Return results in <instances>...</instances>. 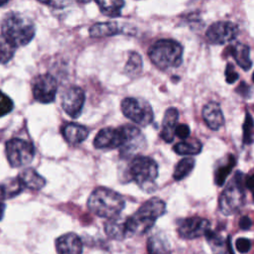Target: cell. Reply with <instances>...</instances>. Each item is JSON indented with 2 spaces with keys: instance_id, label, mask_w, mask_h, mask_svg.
Segmentation results:
<instances>
[{
  "instance_id": "9c48e42d",
  "label": "cell",
  "mask_w": 254,
  "mask_h": 254,
  "mask_svg": "<svg viewBox=\"0 0 254 254\" xmlns=\"http://www.w3.org/2000/svg\"><path fill=\"white\" fill-rule=\"evenodd\" d=\"M129 125L117 128L106 127L101 129L93 140V146L96 149H116L122 148L128 139Z\"/></svg>"
},
{
  "instance_id": "d590c367",
  "label": "cell",
  "mask_w": 254,
  "mask_h": 254,
  "mask_svg": "<svg viewBox=\"0 0 254 254\" xmlns=\"http://www.w3.org/2000/svg\"><path fill=\"white\" fill-rule=\"evenodd\" d=\"M251 226H252V220L250 219L249 216L244 215V216H242V217L240 218V220H239V227H240L241 229H243V230H248V229L251 228Z\"/></svg>"
},
{
  "instance_id": "e0dca14e",
  "label": "cell",
  "mask_w": 254,
  "mask_h": 254,
  "mask_svg": "<svg viewBox=\"0 0 254 254\" xmlns=\"http://www.w3.org/2000/svg\"><path fill=\"white\" fill-rule=\"evenodd\" d=\"M104 230L108 237L115 240H123L128 237L126 228V217L116 215L114 217L108 218L104 224Z\"/></svg>"
},
{
  "instance_id": "6da1fadb",
  "label": "cell",
  "mask_w": 254,
  "mask_h": 254,
  "mask_svg": "<svg viewBox=\"0 0 254 254\" xmlns=\"http://www.w3.org/2000/svg\"><path fill=\"white\" fill-rule=\"evenodd\" d=\"M165 212L166 203L162 199L153 197L146 200L132 215L126 217L128 236L147 233Z\"/></svg>"
},
{
  "instance_id": "d6a6232c",
  "label": "cell",
  "mask_w": 254,
  "mask_h": 254,
  "mask_svg": "<svg viewBox=\"0 0 254 254\" xmlns=\"http://www.w3.org/2000/svg\"><path fill=\"white\" fill-rule=\"evenodd\" d=\"M251 246H252V243H251V240L248 239V238H245V237H240L236 240L235 242V247L236 249L242 253V254H246L250 251L251 249Z\"/></svg>"
},
{
  "instance_id": "60d3db41",
  "label": "cell",
  "mask_w": 254,
  "mask_h": 254,
  "mask_svg": "<svg viewBox=\"0 0 254 254\" xmlns=\"http://www.w3.org/2000/svg\"><path fill=\"white\" fill-rule=\"evenodd\" d=\"M7 1H8V0H0V6L3 5V4H5Z\"/></svg>"
},
{
  "instance_id": "cb8c5ba5",
  "label": "cell",
  "mask_w": 254,
  "mask_h": 254,
  "mask_svg": "<svg viewBox=\"0 0 254 254\" xmlns=\"http://www.w3.org/2000/svg\"><path fill=\"white\" fill-rule=\"evenodd\" d=\"M235 164H236V159L233 155L230 154L227 156L225 162H223L216 168L214 172V182L218 187L223 186V184L225 183V180L227 179L228 175L230 174Z\"/></svg>"
},
{
  "instance_id": "4fadbf2b",
  "label": "cell",
  "mask_w": 254,
  "mask_h": 254,
  "mask_svg": "<svg viewBox=\"0 0 254 254\" xmlns=\"http://www.w3.org/2000/svg\"><path fill=\"white\" fill-rule=\"evenodd\" d=\"M85 93L79 86L68 87L62 96V107L71 118H77L82 111Z\"/></svg>"
},
{
  "instance_id": "7c38bea8",
  "label": "cell",
  "mask_w": 254,
  "mask_h": 254,
  "mask_svg": "<svg viewBox=\"0 0 254 254\" xmlns=\"http://www.w3.org/2000/svg\"><path fill=\"white\" fill-rule=\"evenodd\" d=\"M32 90L35 100L41 103H50L56 98L58 83L52 74H41L34 79Z\"/></svg>"
},
{
  "instance_id": "f546056e",
  "label": "cell",
  "mask_w": 254,
  "mask_h": 254,
  "mask_svg": "<svg viewBox=\"0 0 254 254\" xmlns=\"http://www.w3.org/2000/svg\"><path fill=\"white\" fill-rule=\"evenodd\" d=\"M253 142V119L251 114L247 111L243 123V143L251 144Z\"/></svg>"
},
{
  "instance_id": "52a82bcc",
  "label": "cell",
  "mask_w": 254,
  "mask_h": 254,
  "mask_svg": "<svg viewBox=\"0 0 254 254\" xmlns=\"http://www.w3.org/2000/svg\"><path fill=\"white\" fill-rule=\"evenodd\" d=\"M121 110L125 117L140 126H147L154 120V112L151 105L141 98H124L121 102Z\"/></svg>"
},
{
  "instance_id": "ac0fdd59",
  "label": "cell",
  "mask_w": 254,
  "mask_h": 254,
  "mask_svg": "<svg viewBox=\"0 0 254 254\" xmlns=\"http://www.w3.org/2000/svg\"><path fill=\"white\" fill-rule=\"evenodd\" d=\"M88 129L80 124L67 123L62 129L64 140L70 145H77L83 142L88 136Z\"/></svg>"
},
{
  "instance_id": "d4e9b609",
  "label": "cell",
  "mask_w": 254,
  "mask_h": 254,
  "mask_svg": "<svg viewBox=\"0 0 254 254\" xmlns=\"http://www.w3.org/2000/svg\"><path fill=\"white\" fill-rule=\"evenodd\" d=\"M23 186L21 185L18 178L10 179L4 183L0 184V199H8L18 195L23 190Z\"/></svg>"
},
{
  "instance_id": "484cf974",
  "label": "cell",
  "mask_w": 254,
  "mask_h": 254,
  "mask_svg": "<svg viewBox=\"0 0 254 254\" xmlns=\"http://www.w3.org/2000/svg\"><path fill=\"white\" fill-rule=\"evenodd\" d=\"M202 145L197 140L182 141L174 146V151L178 155H197L201 152Z\"/></svg>"
},
{
  "instance_id": "1f68e13d",
  "label": "cell",
  "mask_w": 254,
  "mask_h": 254,
  "mask_svg": "<svg viewBox=\"0 0 254 254\" xmlns=\"http://www.w3.org/2000/svg\"><path fill=\"white\" fill-rule=\"evenodd\" d=\"M13 109V101L12 99L0 91V117L10 113Z\"/></svg>"
},
{
  "instance_id": "74e56055",
  "label": "cell",
  "mask_w": 254,
  "mask_h": 254,
  "mask_svg": "<svg viewBox=\"0 0 254 254\" xmlns=\"http://www.w3.org/2000/svg\"><path fill=\"white\" fill-rule=\"evenodd\" d=\"M4 210H5V204L0 201V220L2 219V217L4 215Z\"/></svg>"
},
{
  "instance_id": "f1b7e54d",
  "label": "cell",
  "mask_w": 254,
  "mask_h": 254,
  "mask_svg": "<svg viewBox=\"0 0 254 254\" xmlns=\"http://www.w3.org/2000/svg\"><path fill=\"white\" fill-rule=\"evenodd\" d=\"M17 48H15L12 44H10L2 35L0 36V64H5L9 62L16 51Z\"/></svg>"
},
{
  "instance_id": "ab89813d",
  "label": "cell",
  "mask_w": 254,
  "mask_h": 254,
  "mask_svg": "<svg viewBox=\"0 0 254 254\" xmlns=\"http://www.w3.org/2000/svg\"><path fill=\"white\" fill-rule=\"evenodd\" d=\"M76 1L79 3H86V2H89L90 0H76Z\"/></svg>"
},
{
  "instance_id": "7402d4cb",
  "label": "cell",
  "mask_w": 254,
  "mask_h": 254,
  "mask_svg": "<svg viewBox=\"0 0 254 254\" xmlns=\"http://www.w3.org/2000/svg\"><path fill=\"white\" fill-rule=\"evenodd\" d=\"M122 33V28L116 22H103L92 25L89 29V35L92 38H102L118 35Z\"/></svg>"
},
{
  "instance_id": "8992f818",
  "label": "cell",
  "mask_w": 254,
  "mask_h": 254,
  "mask_svg": "<svg viewBox=\"0 0 254 254\" xmlns=\"http://www.w3.org/2000/svg\"><path fill=\"white\" fill-rule=\"evenodd\" d=\"M158 175V164L150 157L136 156L128 166V176L144 190L155 189Z\"/></svg>"
},
{
  "instance_id": "9a60e30c",
  "label": "cell",
  "mask_w": 254,
  "mask_h": 254,
  "mask_svg": "<svg viewBox=\"0 0 254 254\" xmlns=\"http://www.w3.org/2000/svg\"><path fill=\"white\" fill-rule=\"evenodd\" d=\"M202 118L211 130H218L224 124V117L219 104L215 101H209L202 108Z\"/></svg>"
},
{
  "instance_id": "5b68a950",
  "label": "cell",
  "mask_w": 254,
  "mask_h": 254,
  "mask_svg": "<svg viewBox=\"0 0 254 254\" xmlns=\"http://www.w3.org/2000/svg\"><path fill=\"white\" fill-rule=\"evenodd\" d=\"M245 175L238 171L234 174L231 181L222 190L218 205L219 210L224 215H231L237 212L245 202V186H244Z\"/></svg>"
},
{
  "instance_id": "44dd1931",
  "label": "cell",
  "mask_w": 254,
  "mask_h": 254,
  "mask_svg": "<svg viewBox=\"0 0 254 254\" xmlns=\"http://www.w3.org/2000/svg\"><path fill=\"white\" fill-rule=\"evenodd\" d=\"M231 56L235 60L236 64L243 69L249 70L252 67V61L250 59V48L249 46L238 43L231 48Z\"/></svg>"
},
{
  "instance_id": "4dcf8cb0",
  "label": "cell",
  "mask_w": 254,
  "mask_h": 254,
  "mask_svg": "<svg viewBox=\"0 0 254 254\" xmlns=\"http://www.w3.org/2000/svg\"><path fill=\"white\" fill-rule=\"evenodd\" d=\"M204 236L206 237V240H207V242L209 243V245H210V247H211V249H212L213 251H215L216 249H220V248L222 247V245H223V240H222V237H221L218 233L213 232V231H211V230L209 229V230L205 233Z\"/></svg>"
},
{
  "instance_id": "ffe728a7",
  "label": "cell",
  "mask_w": 254,
  "mask_h": 254,
  "mask_svg": "<svg viewBox=\"0 0 254 254\" xmlns=\"http://www.w3.org/2000/svg\"><path fill=\"white\" fill-rule=\"evenodd\" d=\"M147 250L149 254H172L170 242L162 232H157L149 237Z\"/></svg>"
},
{
  "instance_id": "5bb4252c",
  "label": "cell",
  "mask_w": 254,
  "mask_h": 254,
  "mask_svg": "<svg viewBox=\"0 0 254 254\" xmlns=\"http://www.w3.org/2000/svg\"><path fill=\"white\" fill-rule=\"evenodd\" d=\"M56 249L58 254H81L82 241L77 234L68 232L57 238Z\"/></svg>"
},
{
  "instance_id": "7a4b0ae2",
  "label": "cell",
  "mask_w": 254,
  "mask_h": 254,
  "mask_svg": "<svg viewBox=\"0 0 254 254\" xmlns=\"http://www.w3.org/2000/svg\"><path fill=\"white\" fill-rule=\"evenodd\" d=\"M87 207L99 217L111 218L119 215L124 209L125 200L117 191L105 187H98L90 193Z\"/></svg>"
},
{
  "instance_id": "d6986e66",
  "label": "cell",
  "mask_w": 254,
  "mask_h": 254,
  "mask_svg": "<svg viewBox=\"0 0 254 254\" xmlns=\"http://www.w3.org/2000/svg\"><path fill=\"white\" fill-rule=\"evenodd\" d=\"M17 178L23 188H27L32 190H40L46 186L45 178L32 168L24 169Z\"/></svg>"
},
{
  "instance_id": "4316f807",
  "label": "cell",
  "mask_w": 254,
  "mask_h": 254,
  "mask_svg": "<svg viewBox=\"0 0 254 254\" xmlns=\"http://www.w3.org/2000/svg\"><path fill=\"white\" fill-rule=\"evenodd\" d=\"M143 62L141 56L137 52H130L124 68L125 73H127L130 76H136L141 72Z\"/></svg>"
},
{
  "instance_id": "277c9868",
  "label": "cell",
  "mask_w": 254,
  "mask_h": 254,
  "mask_svg": "<svg viewBox=\"0 0 254 254\" xmlns=\"http://www.w3.org/2000/svg\"><path fill=\"white\" fill-rule=\"evenodd\" d=\"M151 62L160 69L178 67L183 62V47L172 39H162L154 43L148 52Z\"/></svg>"
},
{
  "instance_id": "8d00e7d4",
  "label": "cell",
  "mask_w": 254,
  "mask_h": 254,
  "mask_svg": "<svg viewBox=\"0 0 254 254\" xmlns=\"http://www.w3.org/2000/svg\"><path fill=\"white\" fill-rule=\"evenodd\" d=\"M244 186L249 190H252V189H253V175L252 174L244 177Z\"/></svg>"
},
{
  "instance_id": "83f0119b",
  "label": "cell",
  "mask_w": 254,
  "mask_h": 254,
  "mask_svg": "<svg viewBox=\"0 0 254 254\" xmlns=\"http://www.w3.org/2000/svg\"><path fill=\"white\" fill-rule=\"evenodd\" d=\"M194 164H195V161L192 158L182 159L175 167L174 174H173L174 180L181 181L185 179L187 176H189V174L192 171Z\"/></svg>"
},
{
  "instance_id": "3957f363",
  "label": "cell",
  "mask_w": 254,
  "mask_h": 254,
  "mask_svg": "<svg viewBox=\"0 0 254 254\" xmlns=\"http://www.w3.org/2000/svg\"><path fill=\"white\" fill-rule=\"evenodd\" d=\"M2 36L15 48L26 46L35 36V25L29 18L18 14L10 13L2 21Z\"/></svg>"
},
{
  "instance_id": "603a6c76",
  "label": "cell",
  "mask_w": 254,
  "mask_h": 254,
  "mask_svg": "<svg viewBox=\"0 0 254 254\" xmlns=\"http://www.w3.org/2000/svg\"><path fill=\"white\" fill-rule=\"evenodd\" d=\"M102 14L110 18H116L121 15V9L124 7V0H95Z\"/></svg>"
},
{
  "instance_id": "e575fe53",
  "label": "cell",
  "mask_w": 254,
  "mask_h": 254,
  "mask_svg": "<svg viewBox=\"0 0 254 254\" xmlns=\"http://www.w3.org/2000/svg\"><path fill=\"white\" fill-rule=\"evenodd\" d=\"M190 134V129L187 124H180L177 125L175 129V135L181 139H187Z\"/></svg>"
},
{
  "instance_id": "ba28073f",
  "label": "cell",
  "mask_w": 254,
  "mask_h": 254,
  "mask_svg": "<svg viewBox=\"0 0 254 254\" xmlns=\"http://www.w3.org/2000/svg\"><path fill=\"white\" fill-rule=\"evenodd\" d=\"M5 151L7 160L13 168L30 164L35 156L33 144L19 138H13L7 141Z\"/></svg>"
},
{
  "instance_id": "8fae6325",
  "label": "cell",
  "mask_w": 254,
  "mask_h": 254,
  "mask_svg": "<svg viewBox=\"0 0 254 254\" xmlns=\"http://www.w3.org/2000/svg\"><path fill=\"white\" fill-rule=\"evenodd\" d=\"M210 229L207 219L199 216H190L178 220L177 230L180 237L184 239H195L205 235Z\"/></svg>"
},
{
  "instance_id": "f35d334b",
  "label": "cell",
  "mask_w": 254,
  "mask_h": 254,
  "mask_svg": "<svg viewBox=\"0 0 254 254\" xmlns=\"http://www.w3.org/2000/svg\"><path fill=\"white\" fill-rule=\"evenodd\" d=\"M38 1H40L41 3H44V4H52V2H53V0H38Z\"/></svg>"
},
{
  "instance_id": "2e32d148",
  "label": "cell",
  "mask_w": 254,
  "mask_h": 254,
  "mask_svg": "<svg viewBox=\"0 0 254 254\" xmlns=\"http://www.w3.org/2000/svg\"><path fill=\"white\" fill-rule=\"evenodd\" d=\"M179 120V111L175 107H170L166 110L163 122L162 130L160 137L167 143H171L175 137V129Z\"/></svg>"
},
{
  "instance_id": "30bf717a",
  "label": "cell",
  "mask_w": 254,
  "mask_h": 254,
  "mask_svg": "<svg viewBox=\"0 0 254 254\" xmlns=\"http://www.w3.org/2000/svg\"><path fill=\"white\" fill-rule=\"evenodd\" d=\"M238 26L230 21H218L211 24L205 32L206 39L213 45H224L236 39Z\"/></svg>"
},
{
  "instance_id": "836d02e7",
  "label": "cell",
  "mask_w": 254,
  "mask_h": 254,
  "mask_svg": "<svg viewBox=\"0 0 254 254\" xmlns=\"http://www.w3.org/2000/svg\"><path fill=\"white\" fill-rule=\"evenodd\" d=\"M239 77L238 72L235 70L232 64H227L225 68V79L228 83H234Z\"/></svg>"
}]
</instances>
